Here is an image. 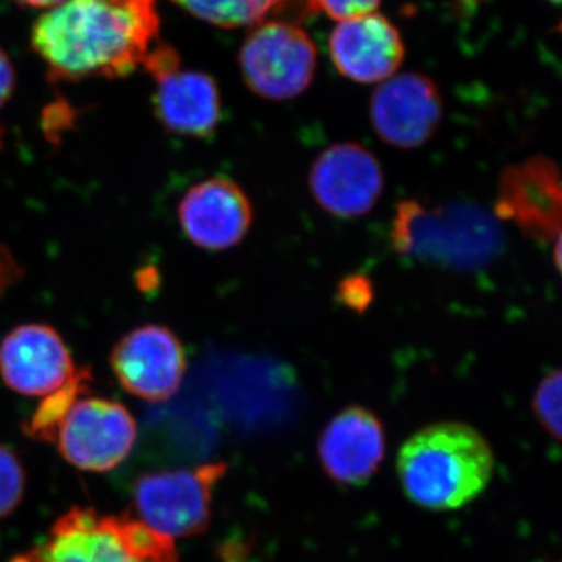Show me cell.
<instances>
[{"label":"cell","instance_id":"30bf717a","mask_svg":"<svg viewBox=\"0 0 562 562\" xmlns=\"http://www.w3.org/2000/svg\"><path fill=\"white\" fill-rule=\"evenodd\" d=\"M561 173L543 155L503 169L495 213L528 238L552 244L561 238Z\"/></svg>","mask_w":562,"mask_h":562},{"label":"cell","instance_id":"603a6c76","mask_svg":"<svg viewBox=\"0 0 562 562\" xmlns=\"http://www.w3.org/2000/svg\"><path fill=\"white\" fill-rule=\"evenodd\" d=\"M14 2L27 7V9L50 10L57 7L58 3L65 2V0H14Z\"/></svg>","mask_w":562,"mask_h":562},{"label":"cell","instance_id":"4fadbf2b","mask_svg":"<svg viewBox=\"0 0 562 562\" xmlns=\"http://www.w3.org/2000/svg\"><path fill=\"white\" fill-rule=\"evenodd\" d=\"M181 231L203 250L233 249L254 224L249 195L227 177H211L194 184L177 209Z\"/></svg>","mask_w":562,"mask_h":562},{"label":"cell","instance_id":"3957f363","mask_svg":"<svg viewBox=\"0 0 562 562\" xmlns=\"http://www.w3.org/2000/svg\"><path fill=\"white\" fill-rule=\"evenodd\" d=\"M10 562H179L176 543L131 516L69 509L49 535Z\"/></svg>","mask_w":562,"mask_h":562},{"label":"cell","instance_id":"cb8c5ba5","mask_svg":"<svg viewBox=\"0 0 562 562\" xmlns=\"http://www.w3.org/2000/svg\"><path fill=\"white\" fill-rule=\"evenodd\" d=\"M550 2L560 3V0H550Z\"/></svg>","mask_w":562,"mask_h":562},{"label":"cell","instance_id":"ba28073f","mask_svg":"<svg viewBox=\"0 0 562 562\" xmlns=\"http://www.w3.org/2000/svg\"><path fill=\"white\" fill-rule=\"evenodd\" d=\"M111 371L125 391L147 402H166L179 392L187 353L165 325H143L122 336L110 355Z\"/></svg>","mask_w":562,"mask_h":562},{"label":"cell","instance_id":"2e32d148","mask_svg":"<svg viewBox=\"0 0 562 562\" xmlns=\"http://www.w3.org/2000/svg\"><path fill=\"white\" fill-rule=\"evenodd\" d=\"M192 16L225 29L260 22L284 0H172Z\"/></svg>","mask_w":562,"mask_h":562},{"label":"cell","instance_id":"7402d4cb","mask_svg":"<svg viewBox=\"0 0 562 562\" xmlns=\"http://www.w3.org/2000/svg\"><path fill=\"white\" fill-rule=\"evenodd\" d=\"M14 83H16V72H14L13 63L9 55L0 49V110L9 103L13 95ZM3 138V127L0 124V143Z\"/></svg>","mask_w":562,"mask_h":562},{"label":"cell","instance_id":"7a4b0ae2","mask_svg":"<svg viewBox=\"0 0 562 562\" xmlns=\"http://www.w3.org/2000/svg\"><path fill=\"white\" fill-rule=\"evenodd\" d=\"M495 458L482 432L461 422H441L414 432L397 457L406 497L430 512L475 501L492 479Z\"/></svg>","mask_w":562,"mask_h":562},{"label":"cell","instance_id":"5bb4252c","mask_svg":"<svg viewBox=\"0 0 562 562\" xmlns=\"http://www.w3.org/2000/svg\"><path fill=\"white\" fill-rule=\"evenodd\" d=\"M317 453L330 479L344 486H361L379 471L386 453L382 420L364 406L336 414L322 431Z\"/></svg>","mask_w":562,"mask_h":562},{"label":"cell","instance_id":"8992f818","mask_svg":"<svg viewBox=\"0 0 562 562\" xmlns=\"http://www.w3.org/2000/svg\"><path fill=\"white\" fill-rule=\"evenodd\" d=\"M317 52L302 29L266 22L244 41L239 68L247 87L266 101H290L308 90Z\"/></svg>","mask_w":562,"mask_h":562},{"label":"cell","instance_id":"52a82bcc","mask_svg":"<svg viewBox=\"0 0 562 562\" xmlns=\"http://www.w3.org/2000/svg\"><path fill=\"white\" fill-rule=\"evenodd\" d=\"M136 438L138 425L122 403L83 394L63 417L52 443L81 471L109 472L127 460Z\"/></svg>","mask_w":562,"mask_h":562},{"label":"cell","instance_id":"ffe728a7","mask_svg":"<svg viewBox=\"0 0 562 562\" xmlns=\"http://www.w3.org/2000/svg\"><path fill=\"white\" fill-rule=\"evenodd\" d=\"M308 2L339 22L368 16L375 13L380 5V0H308Z\"/></svg>","mask_w":562,"mask_h":562},{"label":"cell","instance_id":"8fae6325","mask_svg":"<svg viewBox=\"0 0 562 562\" xmlns=\"http://www.w3.org/2000/svg\"><path fill=\"white\" fill-rule=\"evenodd\" d=\"M442 116L441 92L420 74L392 76L372 94L373 131L395 149H417L427 144Z\"/></svg>","mask_w":562,"mask_h":562},{"label":"cell","instance_id":"9a60e30c","mask_svg":"<svg viewBox=\"0 0 562 562\" xmlns=\"http://www.w3.org/2000/svg\"><path fill=\"white\" fill-rule=\"evenodd\" d=\"M330 54L336 69L358 83H376L394 76L405 47L401 33L382 14L344 21L331 33Z\"/></svg>","mask_w":562,"mask_h":562},{"label":"cell","instance_id":"d6986e66","mask_svg":"<svg viewBox=\"0 0 562 562\" xmlns=\"http://www.w3.org/2000/svg\"><path fill=\"white\" fill-rule=\"evenodd\" d=\"M25 491V472L20 458L9 447L0 446V520L20 505Z\"/></svg>","mask_w":562,"mask_h":562},{"label":"cell","instance_id":"44dd1931","mask_svg":"<svg viewBox=\"0 0 562 562\" xmlns=\"http://www.w3.org/2000/svg\"><path fill=\"white\" fill-rule=\"evenodd\" d=\"M373 290L371 281L364 277H349L339 284L338 299L347 308L364 312L372 302Z\"/></svg>","mask_w":562,"mask_h":562},{"label":"cell","instance_id":"277c9868","mask_svg":"<svg viewBox=\"0 0 562 562\" xmlns=\"http://www.w3.org/2000/svg\"><path fill=\"white\" fill-rule=\"evenodd\" d=\"M225 472L224 462H209L140 476L133 487L138 520L172 541L202 535L210 525L214 487Z\"/></svg>","mask_w":562,"mask_h":562},{"label":"cell","instance_id":"6da1fadb","mask_svg":"<svg viewBox=\"0 0 562 562\" xmlns=\"http://www.w3.org/2000/svg\"><path fill=\"white\" fill-rule=\"evenodd\" d=\"M160 31L157 0H65L32 29L50 80L117 79L143 65Z\"/></svg>","mask_w":562,"mask_h":562},{"label":"cell","instance_id":"e0dca14e","mask_svg":"<svg viewBox=\"0 0 562 562\" xmlns=\"http://www.w3.org/2000/svg\"><path fill=\"white\" fill-rule=\"evenodd\" d=\"M88 380H90V372L87 369L77 371L65 386L47 395L46 401L41 402L38 409L29 422L27 428H25L27 435L40 439V441L52 443L65 414L69 412L74 402L87 392Z\"/></svg>","mask_w":562,"mask_h":562},{"label":"cell","instance_id":"ac0fdd59","mask_svg":"<svg viewBox=\"0 0 562 562\" xmlns=\"http://www.w3.org/2000/svg\"><path fill=\"white\" fill-rule=\"evenodd\" d=\"M561 371H554L543 376L532 395V412L539 425L552 436L561 439Z\"/></svg>","mask_w":562,"mask_h":562},{"label":"cell","instance_id":"5b68a950","mask_svg":"<svg viewBox=\"0 0 562 562\" xmlns=\"http://www.w3.org/2000/svg\"><path fill=\"white\" fill-rule=\"evenodd\" d=\"M140 66L155 81L154 111L166 131L199 139L214 135L222 101L213 77L181 68L179 54L165 43H155Z\"/></svg>","mask_w":562,"mask_h":562},{"label":"cell","instance_id":"9c48e42d","mask_svg":"<svg viewBox=\"0 0 562 562\" xmlns=\"http://www.w3.org/2000/svg\"><path fill=\"white\" fill-rule=\"evenodd\" d=\"M308 184L322 210L339 220H355L379 203L384 173L371 150L357 143H339L317 155Z\"/></svg>","mask_w":562,"mask_h":562},{"label":"cell","instance_id":"7c38bea8","mask_svg":"<svg viewBox=\"0 0 562 562\" xmlns=\"http://www.w3.org/2000/svg\"><path fill=\"white\" fill-rule=\"evenodd\" d=\"M77 371L60 333L49 325H20L0 344V376L10 390L22 395H50Z\"/></svg>","mask_w":562,"mask_h":562}]
</instances>
